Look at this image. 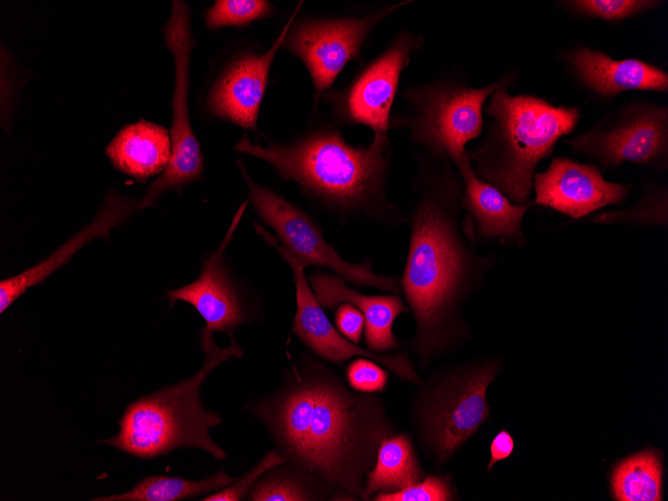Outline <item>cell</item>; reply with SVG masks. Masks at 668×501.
I'll return each mask as SVG.
<instances>
[{
	"label": "cell",
	"mask_w": 668,
	"mask_h": 501,
	"mask_svg": "<svg viewBox=\"0 0 668 501\" xmlns=\"http://www.w3.org/2000/svg\"><path fill=\"white\" fill-rule=\"evenodd\" d=\"M163 34L174 63L171 157L165 170L150 184L140 200L142 209L153 206L164 192L180 190L199 179L203 172V155L189 115L190 56L196 41L191 30V10L184 1H172Z\"/></svg>",
	"instance_id": "30bf717a"
},
{
	"label": "cell",
	"mask_w": 668,
	"mask_h": 501,
	"mask_svg": "<svg viewBox=\"0 0 668 501\" xmlns=\"http://www.w3.org/2000/svg\"><path fill=\"white\" fill-rule=\"evenodd\" d=\"M511 85L495 90L484 106V137L468 158L476 175L513 203L530 201L538 164L580 119L576 106H556L533 94L513 95Z\"/></svg>",
	"instance_id": "277c9868"
},
{
	"label": "cell",
	"mask_w": 668,
	"mask_h": 501,
	"mask_svg": "<svg viewBox=\"0 0 668 501\" xmlns=\"http://www.w3.org/2000/svg\"><path fill=\"white\" fill-rule=\"evenodd\" d=\"M514 449V441L510 433L501 430L493 438L490 445V460L487 465V471L490 472L494 465L501 460L508 458Z\"/></svg>",
	"instance_id": "d6a6232c"
},
{
	"label": "cell",
	"mask_w": 668,
	"mask_h": 501,
	"mask_svg": "<svg viewBox=\"0 0 668 501\" xmlns=\"http://www.w3.org/2000/svg\"><path fill=\"white\" fill-rule=\"evenodd\" d=\"M142 210L141 202L109 190L94 220L72 236L49 257L23 272L0 281V312L3 314L10 305L24 294L28 288L42 283L51 273L66 263L74 252L85 242L96 237L108 239L109 232L123 221Z\"/></svg>",
	"instance_id": "ffe728a7"
},
{
	"label": "cell",
	"mask_w": 668,
	"mask_h": 501,
	"mask_svg": "<svg viewBox=\"0 0 668 501\" xmlns=\"http://www.w3.org/2000/svg\"><path fill=\"white\" fill-rule=\"evenodd\" d=\"M238 165L255 211L276 232L282 247L305 268L324 267L345 282L402 294L399 278L374 272L369 260L360 264L344 260L325 240L322 228L310 215L281 195L254 182L240 160Z\"/></svg>",
	"instance_id": "9c48e42d"
},
{
	"label": "cell",
	"mask_w": 668,
	"mask_h": 501,
	"mask_svg": "<svg viewBox=\"0 0 668 501\" xmlns=\"http://www.w3.org/2000/svg\"><path fill=\"white\" fill-rule=\"evenodd\" d=\"M313 294L324 310L341 303L354 305L365 318L367 349L382 353L400 348L404 342L393 333V324L402 314L410 313L400 295H364L349 287L337 275L313 271L309 276Z\"/></svg>",
	"instance_id": "d6986e66"
},
{
	"label": "cell",
	"mask_w": 668,
	"mask_h": 501,
	"mask_svg": "<svg viewBox=\"0 0 668 501\" xmlns=\"http://www.w3.org/2000/svg\"><path fill=\"white\" fill-rule=\"evenodd\" d=\"M247 202L238 209L219 247L204 261L196 280L181 288L169 290L170 303L184 301L192 305L206 322L209 332H232L245 320V313L225 264V249L244 213Z\"/></svg>",
	"instance_id": "ac0fdd59"
},
{
	"label": "cell",
	"mask_w": 668,
	"mask_h": 501,
	"mask_svg": "<svg viewBox=\"0 0 668 501\" xmlns=\"http://www.w3.org/2000/svg\"><path fill=\"white\" fill-rule=\"evenodd\" d=\"M345 377L349 387L357 392L383 393L389 372L374 360L359 357L347 365Z\"/></svg>",
	"instance_id": "4dcf8cb0"
},
{
	"label": "cell",
	"mask_w": 668,
	"mask_h": 501,
	"mask_svg": "<svg viewBox=\"0 0 668 501\" xmlns=\"http://www.w3.org/2000/svg\"><path fill=\"white\" fill-rule=\"evenodd\" d=\"M261 235L274 246L293 271L296 289V313L293 332L316 355L322 359L341 364L357 356L374 360L401 381L420 386L422 377L416 370L415 362L407 353L383 354L362 348L347 340L329 321L324 309L316 300L305 276V267L290 255L272 235L257 225Z\"/></svg>",
	"instance_id": "4fadbf2b"
},
{
	"label": "cell",
	"mask_w": 668,
	"mask_h": 501,
	"mask_svg": "<svg viewBox=\"0 0 668 501\" xmlns=\"http://www.w3.org/2000/svg\"><path fill=\"white\" fill-rule=\"evenodd\" d=\"M576 154L601 170L634 164L668 170V107L644 99L632 100L601 116L584 132L564 140Z\"/></svg>",
	"instance_id": "ba28073f"
},
{
	"label": "cell",
	"mask_w": 668,
	"mask_h": 501,
	"mask_svg": "<svg viewBox=\"0 0 668 501\" xmlns=\"http://www.w3.org/2000/svg\"><path fill=\"white\" fill-rule=\"evenodd\" d=\"M336 329L349 341L358 344L365 329V318L360 310L349 303H341L335 311Z\"/></svg>",
	"instance_id": "1f68e13d"
},
{
	"label": "cell",
	"mask_w": 668,
	"mask_h": 501,
	"mask_svg": "<svg viewBox=\"0 0 668 501\" xmlns=\"http://www.w3.org/2000/svg\"><path fill=\"white\" fill-rule=\"evenodd\" d=\"M200 339L205 352L201 369L190 378L130 403L120 418L119 432L103 443L144 459L179 448L202 449L217 460L226 457L225 450L210 437V429L223 420L204 408L200 390L216 367L231 357H242L243 350L233 336L228 347L219 348L213 333L204 328Z\"/></svg>",
	"instance_id": "5b68a950"
},
{
	"label": "cell",
	"mask_w": 668,
	"mask_h": 501,
	"mask_svg": "<svg viewBox=\"0 0 668 501\" xmlns=\"http://www.w3.org/2000/svg\"><path fill=\"white\" fill-rule=\"evenodd\" d=\"M105 152L115 169L145 182L167 167L171 138L163 126L141 119L122 127Z\"/></svg>",
	"instance_id": "44dd1931"
},
{
	"label": "cell",
	"mask_w": 668,
	"mask_h": 501,
	"mask_svg": "<svg viewBox=\"0 0 668 501\" xmlns=\"http://www.w3.org/2000/svg\"><path fill=\"white\" fill-rule=\"evenodd\" d=\"M425 475L411 436L398 431L380 444L374 466L366 476L365 489L371 500L378 492H396L410 487Z\"/></svg>",
	"instance_id": "7402d4cb"
},
{
	"label": "cell",
	"mask_w": 668,
	"mask_h": 501,
	"mask_svg": "<svg viewBox=\"0 0 668 501\" xmlns=\"http://www.w3.org/2000/svg\"><path fill=\"white\" fill-rule=\"evenodd\" d=\"M578 16L607 22L623 21L659 8V0H566L557 2Z\"/></svg>",
	"instance_id": "4316f807"
},
{
	"label": "cell",
	"mask_w": 668,
	"mask_h": 501,
	"mask_svg": "<svg viewBox=\"0 0 668 501\" xmlns=\"http://www.w3.org/2000/svg\"><path fill=\"white\" fill-rule=\"evenodd\" d=\"M499 372L495 360L434 374L418 386L411 422L419 447L439 468L489 416L486 391Z\"/></svg>",
	"instance_id": "52a82bcc"
},
{
	"label": "cell",
	"mask_w": 668,
	"mask_h": 501,
	"mask_svg": "<svg viewBox=\"0 0 668 501\" xmlns=\"http://www.w3.org/2000/svg\"><path fill=\"white\" fill-rule=\"evenodd\" d=\"M333 496L330 488L287 462L265 473L248 494L254 501L333 500Z\"/></svg>",
	"instance_id": "d4e9b609"
},
{
	"label": "cell",
	"mask_w": 668,
	"mask_h": 501,
	"mask_svg": "<svg viewBox=\"0 0 668 501\" xmlns=\"http://www.w3.org/2000/svg\"><path fill=\"white\" fill-rule=\"evenodd\" d=\"M633 189L629 183L607 181L596 165L555 157L545 171L534 175L533 203L580 219L607 206L624 204Z\"/></svg>",
	"instance_id": "5bb4252c"
},
{
	"label": "cell",
	"mask_w": 668,
	"mask_h": 501,
	"mask_svg": "<svg viewBox=\"0 0 668 501\" xmlns=\"http://www.w3.org/2000/svg\"><path fill=\"white\" fill-rule=\"evenodd\" d=\"M285 458L278 450L267 452L264 457L245 475L232 484L201 498L202 501H239L244 499L256 482L269 470L285 463Z\"/></svg>",
	"instance_id": "f546056e"
},
{
	"label": "cell",
	"mask_w": 668,
	"mask_h": 501,
	"mask_svg": "<svg viewBox=\"0 0 668 501\" xmlns=\"http://www.w3.org/2000/svg\"><path fill=\"white\" fill-rule=\"evenodd\" d=\"M463 181L462 220L464 230L476 244L523 247L527 234L523 219L534 206L533 200L513 203L495 186L480 179L466 154L453 162Z\"/></svg>",
	"instance_id": "9a60e30c"
},
{
	"label": "cell",
	"mask_w": 668,
	"mask_h": 501,
	"mask_svg": "<svg viewBox=\"0 0 668 501\" xmlns=\"http://www.w3.org/2000/svg\"><path fill=\"white\" fill-rule=\"evenodd\" d=\"M236 480L223 469L198 481L180 477L153 475L142 479L131 490L111 496L95 497L93 501H177L203 494H212Z\"/></svg>",
	"instance_id": "603a6c76"
},
{
	"label": "cell",
	"mask_w": 668,
	"mask_h": 501,
	"mask_svg": "<svg viewBox=\"0 0 668 501\" xmlns=\"http://www.w3.org/2000/svg\"><path fill=\"white\" fill-rule=\"evenodd\" d=\"M251 405L286 462L330 488L333 500H370L366 476L380 444L398 432L380 396L351 389L307 355L275 393Z\"/></svg>",
	"instance_id": "6da1fadb"
},
{
	"label": "cell",
	"mask_w": 668,
	"mask_h": 501,
	"mask_svg": "<svg viewBox=\"0 0 668 501\" xmlns=\"http://www.w3.org/2000/svg\"><path fill=\"white\" fill-rule=\"evenodd\" d=\"M593 223L627 227L668 228V186L654 181L644 183L639 198L619 210L600 212Z\"/></svg>",
	"instance_id": "484cf974"
},
{
	"label": "cell",
	"mask_w": 668,
	"mask_h": 501,
	"mask_svg": "<svg viewBox=\"0 0 668 501\" xmlns=\"http://www.w3.org/2000/svg\"><path fill=\"white\" fill-rule=\"evenodd\" d=\"M424 43L419 34L399 30L343 92L332 96L339 116L351 124L368 126L373 135H389L391 109L401 74Z\"/></svg>",
	"instance_id": "7c38bea8"
},
{
	"label": "cell",
	"mask_w": 668,
	"mask_h": 501,
	"mask_svg": "<svg viewBox=\"0 0 668 501\" xmlns=\"http://www.w3.org/2000/svg\"><path fill=\"white\" fill-rule=\"evenodd\" d=\"M415 200L406 216L409 244L401 293L414 320L410 351L429 366L470 335L462 304L495 267L462 223L463 181L450 159L415 153Z\"/></svg>",
	"instance_id": "7a4b0ae2"
},
{
	"label": "cell",
	"mask_w": 668,
	"mask_h": 501,
	"mask_svg": "<svg viewBox=\"0 0 668 501\" xmlns=\"http://www.w3.org/2000/svg\"><path fill=\"white\" fill-rule=\"evenodd\" d=\"M611 486L619 501L662 500V463L658 451L644 450L620 462Z\"/></svg>",
	"instance_id": "cb8c5ba5"
},
{
	"label": "cell",
	"mask_w": 668,
	"mask_h": 501,
	"mask_svg": "<svg viewBox=\"0 0 668 501\" xmlns=\"http://www.w3.org/2000/svg\"><path fill=\"white\" fill-rule=\"evenodd\" d=\"M373 501H450L455 500L451 478L428 474L418 483L396 492H378Z\"/></svg>",
	"instance_id": "f1b7e54d"
},
{
	"label": "cell",
	"mask_w": 668,
	"mask_h": 501,
	"mask_svg": "<svg viewBox=\"0 0 668 501\" xmlns=\"http://www.w3.org/2000/svg\"><path fill=\"white\" fill-rule=\"evenodd\" d=\"M409 2L389 3L361 17L298 21L290 26L282 46L304 63L318 98L358 56L374 28Z\"/></svg>",
	"instance_id": "8fae6325"
},
{
	"label": "cell",
	"mask_w": 668,
	"mask_h": 501,
	"mask_svg": "<svg viewBox=\"0 0 668 501\" xmlns=\"http://www.w3.org/2000/svg\"><path fill=\"white\" fill-rule=\"evenodd\" d=\"M235 149L268 162L282 178L293 180L338 214L361 213L390 227L406 222L386 192L389 135H373L366 148L349 145L332 128L315 130L288 145H256L244 135Z\"/></svg>",
	"instance_id": "3957f363"
},
{
	"label": "cell",
	"mask_w": 668,
	"mask_h": 501,
	"mask_svg": "<svg viewBox=\"0 0 668 501\" xmlns=\"http://www.w3.org/2000/svg\"><path fill=\"white\" fill-rule=\"evenodd\" d=\"M572 81L589 96L610 100L623 92H668V73L638 58L614 59L602 50L577 44L560 54Z\"/></svg>",
	"instance_id": "2e32d148"
},
{
	"label": "cell",
	"mask_w": 668,
	"mask_h": 501,
	"mask_svg": "<svg viewBox=\"0 0 668 501\" xmlns=\"http://www.w3.org/2000/svg\"><path fill=\"white\" fill-rule=\"evenodd\" d=\"M517 72L511 71L494 82L473 87L462 76L447 73L436 79L403 88L406 114H393L390 129L407 131V139L423 153L452 162L466 154V144L481 136L484 106L490 95L512 85Z\"/></svg>",
	"instance_id": "8992f818"
},
{
	"label": "cell",
	"mask_w": 668,
	"mask_h": 501,
	"mask_svg": "<svg viewBox=\"0 0 668 501\" xmlns=\"http://www.w3.org/2000/svg\"><path fill=\"white\" fill-rule=\"evenodd\" d=\"M296 11L267 52L242 56L225 68L205 99V108L210 115L245 129H255L271 64L283 45Z\"/></svg>",
	"instance_id": "e0dca14e"
},
{
	"label": "cell",
	"mask_w": 668,
	"mask_h": 501,
	"mask_svg": "<svg viewBox=\"0 0 668 501\" xmlns=\"http://www.w3.org/2000/svg\"><path fill=\"white\" fill-rule=\"evenodd\" d=\"M271 12L265 0H217L205 11V24L214 30L227 26H243Z\"/></svg>",
	"instance_id": "83f0119b"
}]
</instances>
